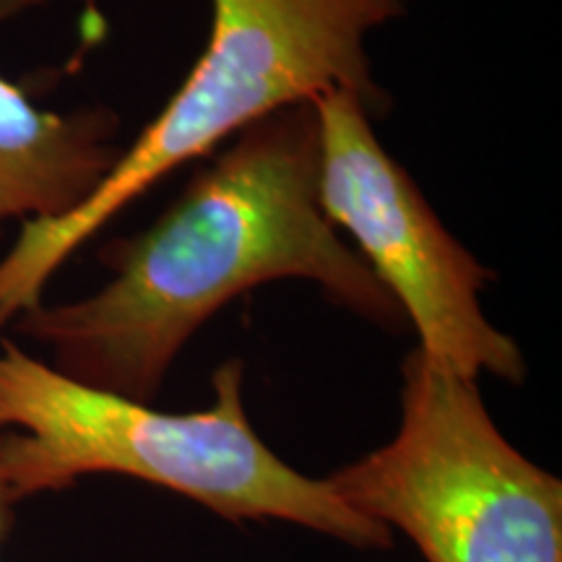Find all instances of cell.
Wrapping results in <instances>:
<instances>
[{"label": "cell", "mask_w": 562, "mask_h": 562, "mask_svg": "<svg viewBox=\"0 0 562 562\" xmlns=\"http://www.w3.org/2000/svg\"><path fill=\"white\" fill-rule=\"evenodd\" d=\"M404 13L406 0H211L206 50L102 186L68 216L21 224L0 261V328L40 305L55 271L112 216L263 117L328 89L381 112L368 37Z\"/></svg>", "instance_id": "3"}, {"label": "cell", "mask_w": 562, "mask_h": 562, "mask_svg": "<svg viewBox=\"0 0 562 562\" xmlns=\"http://www.w3.org/2000/svg\"><path fill=\"white\" fill-rule=\"evenodd\" d=\"M318 117V191L328 222L357 252L417 331L419 349L467 378L482 372L521 385L518 344L482 313L495 279L456 240L412 175L383 149L372 110L349 89L313 100Z\"/></svg>", "instance_id": "5"}, {"label": "cell", "mask_w": 562, "mask_h": 562, "mask_svg": "<svg viewBox=\"0 0 562 562\" xmlns=\"http://www.w3.org/2000/svg\"><path fill=\"white\" fill-rule=\"evenodd\" d=\"M214 402L195 412L74 381L0 344V484L11 505L115 474L157 484L232 524L284 521L360 550H385L393 531L360 516L328 480L297 472L261 440L245 409V364L216 368Z\"/></svg>", "instance_id": "2"}, {"label": "cell", "mask_w": 562, "mask_h": 562, "mask_svg": "<svg viewBox=\"0 0 562 562\" xmlns=\"http://www.w3.org/2000/svg\"><path fill=\"white\" fill-rule=\"evenodd\" d=\"M326 480L427 562H562V482L505 438L474 378L419 347L396 435Z\"/></svg>", "instance_id": "4"}, {"label": "cell", "mask_w": 562, "mask_h": 562, "mask_svg": "<svg viewBox=\"0 0 562 562\" xmlns=\"http://www.w3.org/2000/svg\"><path fill=\"white\" fill-rule=\"evenodd\" d=\"M45 3L0 0V24ZM117 133L112 110H42L0 74V237L9 222H53L79 209L123 154Z\"/></svg>", "instance_id": "6"}, {"label": "cell", "mask_w": 562, "mask_h": 562, "mask_svg": "<svg viewBox=\"0 0 562 562\" xmlns=\"http://www.w3.org/2000/svg\"><path fill=\"white\" fill-rule=\"evenodd\" d=\"M11 510H13V505H11L9 497H5L3 484H0V544H3V537H5V533H9Z\"/></svg>", "instance_id": "7"}, {"label": "cell", "mask_w": 562, "mask_h": 562, "mask_svg": "<svg viewBox=\"0 0 562 562\" xmlns=\"http://www.w3.org/2000/svg\"><path fill=\"white\" fill-rule=\"evenodd\" d=\"M112 271L89 297L19 315L74 381L151 404L211 315L281 279L321 286L334 305L396 331L404 315L328 222L318 191V117L292 104L216 149L151 227L102 248Z\"/></svg>", "instance_id": "1"}]
</instances>
